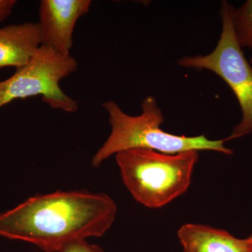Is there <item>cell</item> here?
I'll return each mask as SVG.
<instances>
[{
	"instance_id": "obj_5",
	"label": "cell",
	"mask_w": 252,
	"mask_h": 252,
	"mask_svg": "<svg viewBox=\"0 0 252 252\" xmlns=\"http://www.w3.org/2000/svg\"><path fill=\"white\" fill-rule=\"evenodd\" d=\"M77 60L41 45L22 67L6 80L0 81V108L15 99L41 95L51 108L76 112L79 104L67 95L60 81L76 72Z\"/></svg>"
},
{
	"instance_id": "obj_8",
	"label": "cell",
	"mask_w": 252,
	"mask_h": 252,
	"mask_svg": "<svg viewBox=\"0 0 252 252\" xmlns=\"http://www.w3.org/2000/svg\"><path fill=\"white\" fill-rule=\"evenodd\" d=\"M42 45L38 23L0 28V68L22 67Z\"/></svg>"
},
{
	"instance_id": "obj_2",
	"label": "cell",
	"mask_w": 252,
	"mask_h": 252,
	"mask_svg": "<svg viewBox=\"0 0 252 252\" xmlns=\"http://www.w3.org/2000/svg\"><path fill=\"white\" fill-rule=\"evenodd\" d=\"M102 107L109 114L112 131L103 145L93 158L94 167H99L111 156L131 149H147L160 153L175 154L188 151H215L233 155L224 146L226 139L209 140L205 135L187 137L169 133L160 128L164 122L161 109L154 96L146 97L138 116L126 114L118 104L108 101Z\"/></svg>"
},
{
	"instance_id": "obj_4",
	"label": "cell",
	"mask_w": 252,
	"mask_h": 252,
	"mask_svg": "<svg viewBox=\"0 0 252 252\" xmlns=\"http://www.w3.org/2000/svg\"><path fill=\"white\" fill-rule=\"evenodd\" d=\"M233 10L234 7L228 1H222L220 9L221 34L211 54L184 56L177 62L182 67L212 71L221 78L235 94L243 117L231 135L225 138L227 141L240 138L252 131V66L237 39Z\"/></svg>"
},
{
	"instance_id": "obj_6",
	"label": "cell",
	"mask_w": 252,
	"mask_h": 252,
	"mask_svg": "<svg viewBox=\"0 0 252 252\" xmlns=\"http://www.w3.org/2000/svg\"><path fill=\"white\" fill-rule=\"evenodd\" d=\"M91 0H41L39 27L42 45L63 55L70 54L78 20L90 11Z\"/></svg>"
},
{
	"instance_id": "obj_7",
	"label": "cell",
	"mask_w": 252,
	"mask_h": 252,
	"mask_svg": "<svg viewBox=\"0 0 252 252\" xmlns=\"http://www.w3.org/2000/svg\"><path fill=\"white\" fill-rule=\"evenodd\" d=\"M183 252H252V237L235 238L226 230L186 223L177 231Z\"/></svg>"
},
{
	"instance_id": "obj_1",
	"label": "cell",
	"mask_w": 252,
	"mask_h": 252,
	"mask_svg": "<svg viewBox=\"0 0 252 252\" xmlns=\"http://www.w3.org/2000/svg\"><path fill=\"white\" fill-rule=\"evenodd\" d=\"M117 207L103 193L59 191L28 199L0 215V236L61 252L69 244L102 236L115 220Z\"/></svg>"
},
{
	"instance_id": "obj_11",
	"label": "cell",
	"mask_w": 252,
	"mask_h": 252,
	"mask_svg": "<svg viewBox=\"0 0 252 252\" xmlns=\"http://www.w3.org/2000/svg\"><path fill=\"white\" fill-rule=\"evenodd\" d=\"M16 2V0H0V23L9 17Z\"/></svg>"
},
{
	"instance_id": "obj_12",
	"label": "cell",
	"mask_w": 252,
	"mask_h": 252,
	"mask_svg": "<svg viewBox=\"0 0 252 252\" xmlns=\"http://www.w3.org/2000/svg\"><path fill=\"white\" fill-rule=\"evenodd\" d=\"M250 64H251L252 66V58H251V59H250Z\"/></svg>"
},
{
	"instance_id": "obj_13",
	"label": "cell",
	"mask_w": 252,
	"mask_h": 252,
	"mask_svg": "<svg viewBox=\"0 0 252 252\" xmlns=\"http://www.w3.org/2000/svg\"><path fill=\"white\" fill-rule=\"evenodd\" d=\"M250 236L252 237V234L251 235H250Z\"/></svg>"
},
{
	"instance_id": "obj_10",
	"label": "cell",
	"mask_w": 252,
	"mask_h": 252,
	"mask_svg": "<svg viewBox=\"0 0 252 252\" xmlns=\"http://www.w3.org/2000/svg\"><path fill=\"white\" fill-rule=\"evenodd\" d=\"M61 252H104L97 245H91L85 240L76 241L68 245Z\"/></svg>"
},
{
	"instance_id": "obj_9",
	"label": "cell",
	"mask_w": 252,
	"mask_h": 252,
	"mask_svg": "<svg viewBox=\"0 0 252 252\" xmlns=\"http://www.w3.org/2000/svg\"><path fill=\"white\" fill-rule=\"evenodd\" d=\"M233 23L237 39L241 48L252 51V0H248L233 10Z\"/></svg>"
},
{
	"instance_id": "obj_3",
	"label": "cell",
	"mask_w": 252,
	"mask_h": 252,
	"mask_svg": "<svg viewBox=\"0 0 252 252\" xmlns=\"http://www.w3.org/2000/svg\"><path fill=\"white\" fill-rule=\"evenodd\" d=\"M198 158V151L167 154L141 148L116 155L124 185L136 201L152 209L187 192Z\"/></svg>"
}]
</instances>
